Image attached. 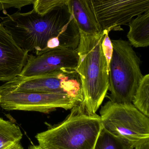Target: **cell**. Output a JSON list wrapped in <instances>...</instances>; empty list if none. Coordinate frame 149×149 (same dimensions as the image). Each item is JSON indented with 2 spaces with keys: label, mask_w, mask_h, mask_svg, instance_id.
I'll list each match as a JSON object with an SVG mask.
<instances>
[{
  "label": "cell",
  "mask_w": 149,
  "mask_h": 149,
  "mask_svg": "<svg viewBox=\"0 0 149 149\" xmlns=\"http://www.w3.org/2000/svg\"><path fill=\"white\" fill-rule=\"evenodd\" d=\"M0 17L1 23L9 31L22 49L36 55L47 50L63 48L76 50L80 39L79 30L66 5L44 15L34 10L17 11Z\"/></svg>",
  "instance_id": "cell-1"
},
{
  "label": "cell",
  "mask_w": 149,
  "mask_h": 149,
  "mask_svg": "<svg viewBox=\"0 0 149 149\" xmlns=\"http://www.w3.org/2000/svg\"><path fill=\"white\" fill-rule=\"evenodd\" d=\"M106 31L94 34L80 32L76 71L82 87L81 104L90 113H96L109 89L107 64L101 45Z\"/></svg>",
  "instance_id": "cell-2"
},
{
  "label": "cell",
  "mask_w": 149,
  "mask_h": 149,
  "mask_svg": "<svg viewBox=\"0 0 149 149\" xmlns=\"http://www.w3.org/2000/svg\"><path fill=\"white\" fill-rule=\"evenodd\" d=\"M71 110L63 122L37 134L40 149H94L102 128L100 116L87 112L81 103Z\"/></svg>",
  "instance_id": "cell-3"
},
{
  "label": "cell",
  "mask_w": 149,
  "mask_h": 149,
  "mask_svg": "<svg viewBox=\"0 0 149 149\" xmlns=\"http://www.w3.org/2000/svg\"><path fill=\"white\" fill-rule=\"evenodd\" d=\"M113 53L108 68L110 100L118 103H132L143 75L140 59L128 42L112 40Z\"/></svg>",
  "instance_id": "cell-4"
},
{
  "label": "cell",
  "mask_w": 149,
  "mask_h": 149,
  "mask_svg": "<svg viewBox=\"0 0 149 149\" xmlns=\"http://www.w3.org/2000/svg\"><path fill=\"white\" fill-rule=\"evenodd\" d=\"M100 113L102 128L134 148L149 138V117L132 103L109 100L101 107Z\"/></svg>",
  "instance_id": "cell-5"
},
{
  "label": "cell",
  "mask_w": 149,
  "mask_h": 149,
  "mask_svg": "<svg viewBox=\"0 0 149 149\" xmlns=\"http://www.w3.org/2000/svg\"><path fill=\"white\" fill-rule=\"evenodd\" d=\"M0 91L22 93H63L83 100L81 81L74 70H63L31 76L18 75L0 86Z\"/></svg>",
  "instance_id": "cell-6"
},
{
  "label": "cell",
  "mask_w": 149,
  "mask_h": 149,
  "mask_svg": "<svg viewBox=\"0 0 149 149\" xmlns=\"http://www.w3.org/2000/svg\"><path fill=\"white\" fill-rule=\"evenodd\" d=\"M80 103L74 97L63 93L0 91V107L7 111H35L49 113L57 108L71 109Z\"/></svg>",
  "instance_id": "cell-7"
},
{
  "label": "cell",
  "mask_w": 149,
  "mask_h": 149,
  "mask_svg": "<svg viewBox=\"0 0 149 149\" xmlns=\"http://www.w3.org/2000/svg\"><path fill=\"white\" fill-rule=\"evenodd\" d=\"M90 1L102 30H121V26L149 11V0Z\"/></svg>",
  "instance_id": "cell-8"
},
{
  "label": "cell",
  "mask_w": 149,
  "mask_h": 149,
  "mask_svg": "<svg viewBox=\"0 0 149 149\" xmlns=\"http://www.w3.org/2000/svg\"><path fill=\"white\" fill-rule=\"evenodd\" d=\"M78 61L77 49L58 48L31 54L19 75L31 76L63 70H76Z\"/></svg>",
  "instance_id": "cell-9"
},
{
  "label": "cell",
  "mask_w": 149,
  "mask_h": 149,
  "mask_svg": "<svg viewBox=\"0 0 149 149\" xmlns=\"http://www.w3.org/2000/svg\"><path fill=\"white\" fill-rule=\"evenodd\" d=\"M29 55L0 23V81L7 82L19 75Z\"/></svg>",
  "instance_id": "cell-10"
},
{
  "label": "cell",
  "mask_w": 149,
  "mask_h": 149,
  "mask_svg": "<svg viewBox=\"0 0 149 149\" xmlns=\"http://www.w3.org/2000/svg\"><path fill=\"white\" fill-rule=\"evenodd\" d=\"M66 6L80 32L94 34L102 31L90 0H67Z\"/></svg>",
  "instance_id": "cell-11"
},
{
  "label": "cell",
  "mask_w": 149,
  "mask_h": 149,
  "mask_svg": "<svg viewBox=\"0 0 149 149\" xmlns=\"http://www.w3.org/2000/svg\"><path fill=\"white\" fill-rule=\"evenodd\" d=\"M127 38L129 43L136 48L149 45V11L139 15L129 22Z\"/></svg>",
  "instance_id": "cell-12"
},
{
  "label": "cell",
  "mask_w": 149,
  "mask_h": 149,
  "mask_svg": "<svg viewBox=\"0 0 149 149\" xmlns=\"http://www.w3.org/2000/svg\"><path fill=\"white\" fill-rule=\"evenodd\" d=\"M22 136L18 126L0 117V149H8L19 143Z\"/></svg>",
  "instance_id": "cell-13"
},
{
  "label": "cell",
  "mask_w": 149,
  "mask_h": 149,
  "mask_svg": "<svg viewBox=\"0 0 149 149\" xmlns=\"http://www.w3.org/2000/svg\"><path fill=\"white\" fill-rule=\"evenodd\" d=\"M149 74L143 75L133 97L132 104L149 117Z\"/></svg>",
  "instance_id": "cell-14"
},
{
  "label": "cell",
  "mask_w": 149,
  "mask_h": 149,
  "mask_svg": "<svg viewBox=\"0 0 149 149\" xmlns=\"http://www.w3.org/2000/svg\"><path fill=\"white\" fill-rule=\"evenodd\" d=\"M94 149H134V148L112 135L102 128Z\"/></svg>",
  "instance_id": "cell-15"
},
{
  "label": "cell",
  "mask_w": 149,
  "mask_h": 149,
  "mask_svg": "<svg viewBox=\"0 0 149 149\" xmlns=\"http://www.w3.org/2000/svg\"><path fill=\"white\" fill-rule=\"evenodd\" d=\"M67 0H36L33 9L39 15H44L54 9L63 7Z\"/></svg>",
  "instance_id": "cell-16"
},
{
  "label": "cell",
  "mask_w": 149,
  "mask_h": 149,
  "mask_svg": "<svg viewBox=\"0 0 149 149\" xmlns=\"http://www.w3.org/2000/svg\"><path fill=\"white\" fill-rule=\"evenodd\" d=\"M36 0H0V10L7 9H17L20 10L22 8L27 5L33 4Z\"/></svg>",
  "instance_id": "cell-17"
},
{
  "label": "cell",
  "mask_w": 149,
  "mask_h": 149,
  "mask_svg": "<svg viewBox=\"0 0 149 149\" xmlns=\"http://www.w3.org/2000/svg\"><path fill=\"white\" fill-rule=\"evenodd\" d=\"M110 32V31L106 30L105 36L102 40V50L104 53V56L106 60L107 64L108 70L109 68V65L110 60L112 58L113 53V46L112 44V40L109 38L108 34Z\"/></svg>",
  "instance_id": "cell-18"
},
{
  "label": "cell",
  "mask_w": 149,
  "mask_h": 149,
  "mask_svg": "<svg viewBox=\"0 0 149 149\" xmlns=\"http://www.w3.org/2000/svg\"><path fill=\"white\" fill-rule=\"evenodd\" d=\"M135 149H149V138L146 139L138 146H136Z\"/></svg>",
  "instance_id": "cell-19"
},
{
  "label": "cell",
  "mask_w": 149,
  "mask_h": 149,
  "mask_svg": "<svg viewBox=\"0 0 149 149\" xmlns=\"http://www.w3.org/2000/svg\"><path fill=\"white\" fill-rule=\"evenodd\" d=\"M8 149H23L22 146L20 143L14 145L13 147H11Z\"/></svg>",
  "instance_id": "cell-20"
},
{
  "label": "cell",
  "mask_w": 149,
  "mask_h": 149,
  "mask_svg": "<svg viewBox=\"0 0 149 149\" xmlns=\"http://www.w3.org/2000/svg\"><path fill=\"white\" fill-rule=\"evenodd\" d=\"M28 149H40L38 145H32L29 147Z\"/></svg>",
  "instance_id": "cell-21"
}]
</instances>
